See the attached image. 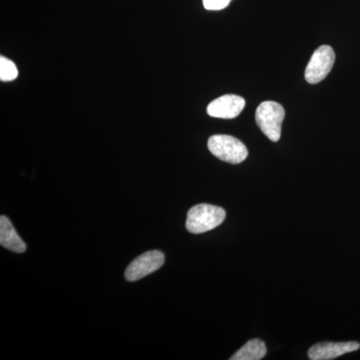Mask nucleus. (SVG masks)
<instances>
[{"mask_svg": "<svg viewBox=\"0 0 360 360\" xmlns=\"http://www.w3.org/2000/svg\"><path fill=\"white\" fill-rule=\"evenodd\" d=\"M245 108V98L234 94H227L210 103L207 106V113L212 117L232 120L238 117Z\"/></svg>", "mask_w": 360, "mask_h": 360, "instance_id": "423d86ee", "label": "nucleus"}, {"mask_svg": "<svg viewBox=\"0 0 360 360\" xmlns=\"http://www.w3.org/2000/svg\"><path fill=\"white\" fill-rule=\"evenodd\" d=\"M202 1L203 6L207 11H221L231 4V0H202Z\"/></svg>", "mask_w": 360, "mask_h": 360, "instance_id": "9b49d317", "label": "nucleus"}, {"mask_svg": "<svg viewBox=\"0 0 360 360\" xmlns=\"http://www.w3.org/2000/svg\"><path fill=\"white\" fill-rule=\"evenodd\" d=\"M18 77V70L13 61L1 56L0 58V80L13 82Z\"/></svg>", "mask_w": 360, "mask_h": 360, "instance_id": "9d476101", "label": "nucleus"}, {"mask_svg": "<svg viewBox=\"0 0 360 360\" xmlns=\"http://www.w3.org/2000/svg\"><path fill=\"white\" fill-rule=\"evenodd\" d=\"M224 208L212 205H198L187 212L186 229L191 233H205L217 229L224 221Z\"/></svg>", "mask_w": 360, "mask_h": 360, "instance_id": "f257e3e1", "label": "nucleus"}, {"mask_svg": "<svg viewBox=\"0 0 360 360\" xmlns=\"http://www.w3.org/2000/svg\"><path fill=\"white\" fill-rule=\"evenodd\" d=\"M207 146L213 155L231 165H238L248 158V151L245 144L231 135H213L208 139Z\"/></svg>", "mask_w": 360, "mask_h": 360, "instance_id": "f03ea898", "label": "nucleus"}, {"mask_svg": "<svg viewBox=\"0 0 360 360\" xmlns=\"http://www.w3.org/2000/svg\"><path fill=\"white\" fill-rule=\"evenodd\" d=\"M165 255L160 250L144 252L141 257L132 260L125 271V278L129 281H136L153 274L165 264Z\"/></svg>", "mask_w": 360, "mask_h": 360, "instance_id": "39448f33", "label": "nucleus"}, {"mask_svg": "<svg viewBox=\"0 0 360 360\" xmlns=\"http://www.w3.org/2000/svg\"><path fill=\"white\" fill-rule=\"evenodd\" d=\"M360 345L356 341L348 342H321L309 348V357L311 360H330L341 355L356 352Z\"/></svg>", "mask_w": 360, "mask_h": 360, "instance_id": "0eeeda50", "label": "nucleus"}, {"mask_svg": "<svg viewBox=\"0 0 360 360\" xmlns=\"http://www.w3.org/2000/svg\"><path fill=\"white\" fill-rule=\"evenodd\" d=\"M0 245L16 253H23L26 250L25 241L18 236L11 220L4 215L0 217Z\"/></svg>", "mask_w": 360, "mask_h": 360, "instance_id": "6e6552de", "label": "nucleus"}, {"mask_svg": "<svg viewBox=\"0 0 360 360\" xmlns=\"http://www.w3.org/2000/svg\"><path fill=\"white\" fill-rule=\"evenodd\" d=\"M285 117V110L281 104L276 101H264L258 106L255 120L262 131L270 141L276 142L281 139V127Z\"/></svg>", "mask_w": 360, "mask_h": 360, "instance_id": "7ed1b4c3", "label": "nucleus"}, {"mask_svg": "<svg viewBox=\"0 0 360 360\" xmlns=\"http://www.w3.org/2000/svg\"><path fill=\"white\" fill-rule=\"evenodd\" d=\"M335 61V53L333 47L322 45L312 54L305 70V79L310 84L322 82L333 70Z\"/></svg>", "mask_w": 360, "mask_h": 360, "instance_id": "20e7f679", "label": "nucleus"}, {"mask_svg": "<svg viewBox=\"0 0 360 360\" xmlns=\"http://www.w3.org/2000/svg\"><path fill=\"white\" fill-rule=\"evenodd\" d=\"M267 348L264 341L251 340L243 345L236 354L231 357V360H260L266 355Z\"/></svg>", "mask_w": 360, "mask_h": 360, "instance_id": "1a4fd4ad", "label": "nucleus"}]
</instances>
